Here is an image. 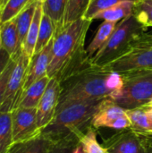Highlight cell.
<instances>
[{
  "instance_id": "5bb4252c",
  "label": "cell",
  "mask_w": 152,
  "mask_h": 153,
  "mask_svg": "<svg viewBox=\"0 0 152 153\" xmlns=\"http://www.w3.org/2000/svg\"><path fill=\"white\" fill-rule=\"evenodd\" d=\"M50 78L47 75L32 83L23 92L16 108H37Z\"/></svg>"
},
{
  "instance_id": "4316f807",
  "label": "cell",
  "mask_w": 152,
  "mask_h": 153,
  "mask_svg": "<svg viewBox=\"0 0 152 153\" xmlns=\"http://www.w3.org/2000/svg\"><path fill=\"white\" fill-rule=\"evenodd\" d=\"M124 1H135V0H90L82 18L92 22L95 16L99 13Z\"/></svg>"
},
{
  "instance_id": "8d00e7d4",
  "label": "cell",
  "mask_w": 152,
  "mask_h": 153,
  "mask_svg": "<svg viewBox=\"0 0 152 153\" xmlns=\"http://www.w3.org/2000/svg\"><path fill=\"white\" fill-rule=\"evenodd\" d=\"M2 48V40H1V35H0V49Z\"/></svg>"
},
{
  "instance_id": "9c48e42d",
  "label": "cell",
  "mask_w": 152,
  "mask_h": 153,
  "mask_svg": "<svg viewBox=\"0 0 152 153\" xmlns=\"http://www.w3.org/2000/svg\"><path fill=\"white\" fill-rule=\"evenodd\" d=\"M13 143L25 142L40 135L37 126V108H16L12 111Z\"/></svg>"
},
{
  "instance_id": "7a4b0ae2",
  "label": "cell",
  "mask_w": 152,
  "mask_h": 153,
  "mask_svg": "<svg viewBox=\"0 0 152 153\" xmlns=\"http://www.w3.org/2000/svg\"><path fill=\"white\" fill-rule=\"evenodd\" d=\"M113 70L90 61L60 82L61 92L56 111L74 102L99 101L112 94L110 78Z\"/></svg>"
},
{
  "instance_id": "f1b7e54d",
  "label": "cell",
  "mask_w": 152,
  "mask_h": 153,
  "mask_svg": "<svg viewBox=\"0 0 152 153\" xmlns=\"http://www.w3.org/2000/svg\"><path fill=\"white\" fill-rule=\"evenodd\" d=\"M19 54H17L16 56L11 57L5 70L4 71L3 74L0 77V108H1V106L3 104L4 99V94H5V91H6V87H7V83H8L10 74H11V73H12V71H13V69L14 67V65H15V62H16V59H17V56H19Z\"/></svg>"
},
{
  "instance_id": "e0dca14e",
  "label": "cell",
  "mask_w": 152,
  "mask_h": 153,
  "mask_svg": "<svg viewBox=\"0 0 152 153\" xmlns=\"http://www.w3.org/2000/svg\"><path fill=\"white\" fill-rule=\"evenodd\" d=\"M135 1H124L121 2L101 13L97 14L94 20H104L115 22H120L125 20L133 13ZM93 20V21H94Z\"/></svg>"
},
{
  "instance_id": "f546056e",
  "label": "cell",
  "mask_w": 152,
  "mask_h": 153,
  "mask_svg": "<svg viewBox=\"0 0 152 153\" xmlns=\"http://www.w3.org/2000/svg\"><path fill=\"white\" fill-rule=\"evenodd\" d=\"M10 59H11L10 55L2 48L0 49V77L3 74L4 71L5 70Z\"/></svg>"
},
{
  "instance_id": "74e56055",
  "label": "cell",
  "mask_w": 152,
  "mask_h": 153,
  "mask_svg": "<svg viewBox=\"0 0 152 153\" xmlns=\"http://www.w3.org/2000/svg\"><path fill=\"white\" fill-rule=\"evenodd\" d=\"M1 10H2V8H1V6H0V13H1Z\"/></svg>"
},
{
  "instance_id": "836d02e7",
  "label": "cell",
  "mask_w": 152,
  "mask_h": 153,
  "mask_svg": "<svg viewBox=\"0 0 152 153\" xmlns=\"http://www.w3.org/2000/svg\"><path fill=\"white\" fill-rule=\"evenodd\" d=\"M71 153H83V151H82V146L79 144V145H77L76 147H74V148L73 149V151H72V152Z\"/></svg>"
},
{
  "instance_id": "7c38bea8",
  "label": "cell",
  "mask_w": 152,
  "mask_h": 153,
  "mask_svg": "<svg viewBox=\"0 0 152 153\" xmlns=\"http://www.w3.org/2000/svg\"><path fill=\"white\" fill-rule=\"evenodd\" d=\"M53 39L41 51H39L37 54H34L33 56L30 58V61L27 69L26 78H25L24 86H23V91L35 82L47 76V68L49 66V64L52 58Z\"/></svg>"
},
{
  "instance_id": "8992f818",
  "label": "cell",
  "mask_w": 152,
  "mask_h": 153,
  "mask_svg": "<svg viewBox=\"0 0 152 153\" xmlns=\"http://www.w3.org/2000/svg\"><path fill=\"white\" fill-rule=\"evenodd\" d=\"M117 73L134 70H152V38L146 33L121 57L108 65Z\"/></svg>"
},
{
  "instance_id": "52a82bcc",
  "label": "cell",
  "mask_w": 152,
  "mask_h": 153,
  "mask_svg": "<svg viewBox=\"0 0 152 153\" xmlns=\"http://www.w3.org/2000/svg\"><path fill=\"white\" fill-rule=\"evenodd\" d=\"M30 61V58L22 50L17 56L14 67L10 74L0 112H12L16 109L23 92V86Z\"/></svg>"
},
{
  "instance_id": "e575fe53",
  "label": "cell",
  "mask_w": 152,
  "mask_h": 153,
  "mask_svg": "<svg viewBox=\"0 0 152 153\" xmlns=\"http://www.w3.org/2000/svg\"><path fill=\"white\" fill-rule=\"evenodd\" d=\"M7 1L8 0H0V6H1V8H3L5 5V4L7 3Z\"/></svg>"
},
{
  "instance_id": "9a60e30c",
  "label": "cell",
  "mask_w": 152,
  "mask_h": 153,
  "mask_svg": "<svg viewBox=\"0 0 152 153\" xmlns=\"http://www.w3.org/2000/svg\"><path fill=\"white\" fill-rule=\"evenodd\" d=\"M2 48L10 55L14 56L22 51L15 19L7 22L0 26Z\"/></svg>"
},
{
  "instance_id": "7402d4cb",
  "label": "cell",
  "mask_w": 152,
  "mask_h": 153,
  "mask_svg": "<svg viewBox=\"0 0 152 153\" xmlns=\"http://www.w3.org/2000/svg\"><path fill=\"white\" fill-rule=\"evenodd\" d=\"M13 144L12 112H0V153H8Z\"/></svg>"
},
{
  "instance_id": "d4e9b609",
  "label": "cell",
  "mask_w": 152,
  "mask_h": 153,
  "mask_svg": "<svg viewBox=\"0 0 152 153\" xmlns=\"http://www.w3.org/2000/svg\"><path fill=\"white\" fill-rule=\"evenodd\" d=\"M35 0H8L0 13V26L15 19L30 4Z\"/></svg>"
},
{
  "instance_id": "f35d334b",
  "label": "cell",
  "mask_w": 152,
  "mask_h": 153,
  "mask_svg": "<svg viewBox=\"0 0 152 153\" xmlns=\"http://www.w3.org/2000/svg\"><path fill=\"white\" fill-rule=\"evenodd\" d=\"M43 1H44V0H41V2H43Z\"/></svg>"
},
{
  "instance_id": "d6986e66",
  "label": "cell",
  "mask_w": 152,
  "mask_h": 153,
  "mask_svg": "<svg viewBox=\"0 0 152 153\" xmlns=\"http://www.w3.org/2000/svg\"><path fill=\"white\" fill-rule=\"evenodd\" d=\"M53 143L39 135L36 138L13 143L8 153H47L52 148Z\"/></svg>"
},
{
  "instance_id": "6da1fadb",
  "label": "cell",
  "mask_w": 152,
  "mask_h": 153,
  "mask_svg": "<svg viewBox=\"0 0 152 153\" xmlns=\"http://www.w3.org/2000/svg\"><path fill=\"white\" fill-rule=\"evenodd\" d=\"M92 22L84 18L56 30L53 39L52 58L47 75L59 82L87 65L85 39Z\"/></svg>"
},
{
  "instance_id": "cb8c5ba5",
  "label": "cell",
  "mask_w": 152,
  "mask_h": 153,
  "mask_svg": "<svg viewBox=\"0 0 152 153\" xmlns=\"http://www.w3.org/2000/svg\"><path fill=\"white\" fill-rule=\"evenodd\" d=\"M90 2V0H68L64 21L59 29L77 21L80 18H82Z\"/></svg>"
},
{
  "instance_id": "4fadbf2b",
  "label": "cell",
  "mask_w": 152,
  "mask_h": 153,
  "mask_svg": "<svg viewBox=\"0 0 152 153\" xmlns=\"http://www.w3.org/2000/svg\"><path fill=\"white\" fill-rule=\"evenodd\" d=\"M131 120V128L136 134L152 133V100L151 102L134 109L126 110Z\"/></svg>"
},
{
  "instance_id": "1f68e13d",
  "label": "cell",
  "mask_w": 152,
  "mask_h": 153,
  "mask_svg": "<svg viewBox=\"0 0 152 153\" xmlns=\"http://www.w3.org/2000/svg\"><path fill=\"white\" fill-rule=\"evenodd\" d=\"M142 141V143H151L152 144V133L151 134H137Z\"/></svg>"
},
{
  "instance_id": "d6a6232c",
  "label": "cell",
  "mask_w": 152,
  "mask_h": 153,
  "mask_svg": "<svg viewBox=\"0 0 152 153\" xmlns=\"http://www.w3.org/2000/svg\"><path fill=\"white\" fill-rule=\"evenodd\" d=\"M143 145V149H144V153H152V144L151 143H142Z\"/></svg>"
},
{
  "instance_id": "44dd1931",
  "label": "cell",
  "mask_w": 152,
  "mask_h": 153,
  "mask_svg": "<svg viewBox=\"0 0 152 153\" xmlns=\"http://www.w3.org/2000/svg\"><path fill=\"white\" fill-rule=\"evenodd\" d=\"M42 3L43 13L47 15L56 25V30L62 26L68 0H44Z\"/></svg>"
},
{
  "instance_id": "603a6c76",
  "label": "cell",
  "mask_w": 152,
  "mask_h": 153,
  "mask_svg": "<svg viewBox=\"0 0 152 153\" xmlns=\"http://www.w3.org/2000/svg\"><path fill=\"white\" fill-rule=\"evenodd\" d=\"M39 0H35L31 4H30L16 18V25H17V30H18V35H19V39L21 46L22 45L26 35L28 33V30L30 29V26L32 22L35 11L37 8V4Z\"/></svg>"
},
{
  "instance_id": "d590c367",
  "label": "cell",
  "mask_w": 152,
  "mask_h": 153,
  "mask_svg": "<svg viewBox=\"0 0 152 153\" xmlns=\"http://www.w3.org/2000/svg\"><path fill=\"white\" fill-rule=\"evenodd\" d=\"M146 35H147L148 37H150V38H152V31L151 32H150V33H146Z\"/></svg>"
},
{
  "instance_id": "ba28073f",
  "label": "cell",
  "mask_w": 152,
  "mask_h": 153,
  "mask_svg": "<svg viewBox=\"0 0 152 153\" xmlns=\"http://www.w3.org/2000/svg\"><path fill=\"white\" fill-rule=\"evenodd\" d=\"M91 125L96 129L106 127L117 131L131 128L132 126L126 109L117 105L109 98L104 99L100 102Z\"/></svg>"
},
{
  "instance_id": "3957f363",
  "label": "cell",
  "mask_w": 152,
  "mask_h": 153,
  "mask_svg": "<svg viewBox=\"0 0 152 153\" xmlns=\"http://www.w3.org/2000/svg\"><path fill=\"white\" fill-rule=\"evenodd\" d=\"M102 100L74 102L65 106L56 112L53 120L41 131L40 135L53 144L76 147L92 126V119Z\"/></svg>"
},
{
  "instance_id": "277c9868",
  "label": "cell",
  "mask_w": 152,
  "mask_h": 153,
  "mask_svg": "<svg viewBox=\"0 0 152 153\" xmlns=\"http://www.w3.org/2000/svg\"><path fill=\"white\" fill-rule=\"evenodd\" d=\"M147 29L139 22L133 13L118 22L108 40L90 59L93 65L106 66L125 55L131 47L139 40Z\"/></svg>"
},
{
  "instance_id": "4dcf8cb0",
  "label": "cell",
  "mask_w": 152,
  "mask_h": 153,
  "mask_svg": "<svg viewBox=\"0 0 152 153\" xmlns=\"http://www.w3.org/2000/svg\"><path fill=\"white\" fill-rule=\"evenodd\" d=\"M74 147L65 146L61 144H53L52 148L47 153H71Z\"/></svg>"
},
{
  "instance_id": "5b68a950",
  "label": "cell",
  "mask_w": 152,
  "mask_h": 153,
  "mask_svg": "<svg viewBox=\"0 0 152 153\" xmlns=\"http://www.w3.org/2000/svg\"><path fill=\"white\" fill-rule=\"evenodd\" d=\"M120 74L124 81L123 89L109 99L126 110L151 101L152 70H134Z\"/></svg>"
},
{
  "instance_id": "8fae6325",
  "label": "cell",
  "mask_w": 152,
  "mask_h": 153,
  "mask_svg": "<svg viewBox=\"0 0 152 153\" xmlns=\"http://www.w3.org/2000/svg\"><path fill=\"white\" fill-rule=\"evenodd\" d=\"M101 145L108 153H144L139 135L132 128L118 131Z\"/></svg>"
},
{
  "instance_id": "ffe728a7",
  "label": "cell",
  "mask_w": 152,
  "mask_h": 153,
  "mask_svg": "<svg viewBox=\"0 0 152 153\" xmlns=\"http://www.w3.org/2000/svg\"><path fill=\"white\" fill-rule=\"evenodd\" d=\"M56 30V23L47 15L43 13L41 22H40V26H39V35H38V39H37V44H36L34 54L39 53L46 46L49 44V42L55 37Z\"/></svg>"
},
{
  "instance_id": "484cf974",
  "label": "cell",
  "mask_w": 152,
  "mask_h": 153,
  "mask_svg": "<svg viewBox=\"0 0 152 153\" xmlns=\"http://www.w3.org/2000/svg\"><path fill=\"white\" fill-rule=\"evenodd\" d=\"M133 15L146 29L152 28V0H135Z\"/></svg>"
},
{
  "instance_id": "2e32d148",
  "label": "cell",
  "mask_w": 152,
  "mask_h": 153,
  "mask_svg": "<svg viewBox=\"0 0 152 153\" xmlns=\"http://www.w3.org/2000/svg\"><path fill=\"white\" fill-rule=\"evenodd\" d=\"M42 14H43L42 3H41V0H39L37 4V8L35 11V14H34L33 20H32V22L30 26V29L28 30L26 38L22 45V50L30 58H31L33 56L34 52H35V48H36V44H37V39H38V35H39Z\"/></svg>"
},
{
  "instance_id": "ab89813d",
  "label": "cell",
  "mask_w": 152,
  "mask_h": 153,
  "mask_svg": "<svg viewBox=\"0 0 152 153\" xmlns=\"http://www.w3.org/2000/svg\"><path fill=\"white\" fill-rule=\"evenodd\" d=\"M107 153H108V152H107Z\"/></svg>"
},
{
  "instance_id": "ac0fdd59",
  "label": "cell",
  "mask_w": 152,
  "mask_h": 153,
  "mask_svg": "<svg viewBox=\"0 0 152 153\" xmlns=\"http://www.w3.org/2000/svg\"><path fill=\"white\" fill-rule=\"evenodd\" d=\"M118 22L104 21L99 27L94 38L86 48V54L89 59H91L93 56L99 51V49L108 40Z\"/></svg>"
},
{
  "instance_id": "30bf717a",
  "label": "cell",
  "mask_w": 152,
  "mask_h": 153,
  "mask_svg": "<svg viewBox=\"0 0 152 153\" xmlns=\"http://www.w3.org/2000/svg\"><path fill=\"white\" fill-rule=\"evenodd\" d=\"M61 92L60 82L56 78H50L46 91L37 107V126L41 131L53 120Z\"/></svg>"
},
{
  "instance_id": "83f0119b",
  "label": "cell",
  "mask_w": 152,
  "mask_h": 153,
  "mask_svg": "<svg viewBox=\"0 0 152 153\" xmlns=\"http://www.w3.org/2000/svg\"><path fill=\"white\" fill-rule=\"evenodd\" d=\"M97 129L92 126L89 128L85 135L82 138L80 145L83 153H107L101 144L97 140Z\"/></svg>"
}]
</instances>
